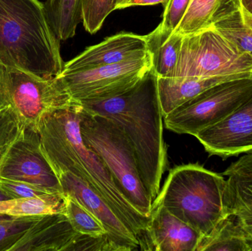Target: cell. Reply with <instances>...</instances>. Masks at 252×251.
<instances>
[{
  "mask_svg": "<svg viewBox=\"0 0 252 251\" xmlns=\"http://www.w3.org/2000/svg\"><path fill=\"white\" fill-rule=\"evenodd\" d=\"M58 177L63 195L75 199L101 223L112 251L140 250L134 234L86 181L70 172H63Z\"/></svg>",
  "mask_w": 252,
  "mask_h": 251,
  "instance_id": "cell-12",
  "label": "cell"
},
{
  "mask_svg": "<svg viewBox=\"0 0 252 251\" xmlns=\"http://www.w3.org/2000/svg\"><path fill=\"white\" fill-rule=\"evenodd\" d=\"M225 187L222 173L198 164L178 166L170 171L152 207L163 206L204 237L229 215Z\"/></svg>",
  "mask_w": 252,
  "mask_h": 251,
  "instance_id": "cell-4",
  "label": "cell"
},
{
  "mask_svg": "<svg viewBox=\"0 0 252 251\" xmlns=\"http://www.w3.org/2000/svg\"><path fill=\"white\" fill-rule=\"evenodd\" d=\"M252 73V53L241 51L212 27L182 37L173 77L232 76Z\"/></svg>",
  "mask_w": 252,
  "mask_h": 251,
  "instance_id": "cell-7",
  "label": "cell"
},
{
  "mask_svg": "<svg viewBox=\"0 0 252 251\" xmlns=\"http://www.w3.org/2000/svg\"><path fill=\"white\" fill-rule=\"evenodd\" d=\"M251 251L247 234L232 215L222 220L201 237L196 251Z\"/></svg>",
  "mask_w": 252,
  "mask_h": 251,
  "instance_id": "cell-20",
  "label": "cell"
},
{
  "mask_svg": "<svg viewBox=\"0 0 252 251\" xmlns=\"http://www.w3.org/2000/svg\"><path fill=\"white\" fill-rule=\"evenodd\" d=\"M0 190L11 199L32 198L48 195L45 192L20 181L6 179L0 177Z\"/></svg>",
  "mask_w": 252,
  "mask_h": 251,
  "instance_id": "cell-29",
  "label": "cell"
},
{
  "mask_svg": "<svg viewBox=\"0 0 252 251\" xmlns=\"http://www.w3.org/2000/svg\"><path fill=\"white\" fill-rule=\"evenodd\" d=\"M38 217H14L0 214V251H10Z\"/></svg>",
  "mask_w": 252,
  "mask_h": 251,
  "instance_id": "cell-25",
  "label": "cell"
},
{
  "mask_svg": "<svg viewBox=\"0 0 252 251\" xmlns=\"http://www.w3.org/2000/svg\"><path fill=\"white\" fill-rule=\"evenodd\" d=\"M117 0H84L83 25L87 32L94 34L100 30L106 18L116 10Z\"/></svg>",
  "mask_w": 252,
  "mask_h": 251,
  "instance_id": "cell-26",
  "label": "cell"
},
{
  "mask_svg": "<svg viewBox=\"0 0 252 251\" xmlns=\"http://www.w3.org/2000/svg\"><path fill=\"white\" fill-rule=\"evenodd\" d=\"M252 73L232 76L157 77V90L163 116L195 98L207 90L229 81L251 78Z\"/></svg>",
  "mask_w": 252,
  "mask_h": 251,
  "instance_id": "cell-17",
  "label": "cell"
},
{
  "mask_svg": "<svg viewBox=\"0 0 252 251\" xmlns=\"http://www.w3.org/2000/svg\"><path fill=\"white\" fill-rule=\"evenodd\" d=\"M148 251H196L202 236L161 206H153L146 230Z\"/></svg>",
  "mask_w": 252,
  "mask_h": 251,
  "instance_id": "cell-16",
  "label": "cell"
},
{
  "mask_svg": "<svg viewBox=\"0 0 252 251\" xmlns=\"http://www.w3.org/2000/svg\"><path fill=\"white\" fill-rule=\"evenodd\" d=\"M152 69L151 55L78 72L59 75L66 91L75 101H97L116 97L133 88Z\"/></svg>",
  "mask_w": 252,
  "mask_h": 251,
  "instance_id": "cell-9",
  "label": "cell"
},
{
  "mask_svg": "<svg viewBox=\"0 0 252 251\" xmlns=\"http://www.w3.org/2000/svg\"><path fill=\"white\" fill-rule=\"evenodd\" d=\"M84 0H47L46 15L52 29L61 41L73 38L83 22Z\"/></svg>",
  "mask_w": 252,
  "mask_h": 251,
  "instance_id": "cell-21",
  "label": "cell"
},
{
  "mask_svg": "<svg viewBox=\"0 0 252 251\" xmlns=\"http://www.w3.org/2000/svg\"><path fill=\"white\" fill-rule=\"evenodd\" d=\"M60 40L38 0H0V63L40 78L59 76Z\"/></svg>",
  "mask_w": 252,
  "mask_h": 251,
  "instance_id": "cell-3",
  "label": "cell"
},
{
  "mask_svg": "<svg viewBox=\"0 0 252 251\" xmlns=\"http://www.w3.org/2000/svg\"><path fill=\"white\" fill-rule=\"evenodd\" d=\"M8 199L11 198H10L7 194H5L4 192L0 190V201H1V200H8Z\"/></svg>",
  "mask_w": 252,
  "mask_h": 251,
  "instance_id": "cell-32",
  "label": "cell"
},
{
  "mask_svg": "<svg viewBox=\"0 0 252 251\" xmlns=\"http://www.w3.org/2000/svg\"><path fill=\"white\" fill-rule=\"evenodd\" d=\"M241 0H191L174 32L182 36L215 26L236 13Z\"/></svg>",
  "mask_w": 252,
  "mask_h": 251,
  "instance_id": "cell-18",
  "label": "cell"
},
{
  "mask_svg": "<svg viewBox=\"0 0 252 251\" xmlns=\"http://www.w3.org/2000/svg\"><path fill=\"white\" fill-rule=\"evenodd\" d=\"M210 156L225 160L252 151V97L229 116L195 136Z\"/></svg>",
  "mask_w": 252,
  "mask_h": 251,
  "instance_id": "cell-13",
  "label": "cell"
},
{
  "mask_svg": "<svg viewBox=\"0 0 252 251\" xmlns=\"http://www.w3.org/2000/svg\"><path fill=\"white\" fill-rule=\"evenodd\" d=\"M24 128L10 107L0 109V165L13 142L20 137Z\"/></svg>",
  "mask_w": 252,
  "mask_h": 251,
  "instance_id": "cell-27",
  "label": "cell"
},
{
  "mask_svg": "<svg viewBox=\"0 0 252 251\" xmlns=\"http://www.w3.org/2000/svg\"><path fill=\"white\" fill-rule=\"evenodd\" d=\"M252 97V77L216 85L164 117L166 128L195 137L245 104Z\"/></svg>",
  "mask_w": 252,
  "mask_h": 251,
  "instance_id": "cell-8",
  "label": "cell"
},
{
  "mask_svg": "<svg viewBox=\"0 0 252 251\" xmlns=\"http://www.w3.org/2000/svg\"><path fill=\"white\" fill-rule=\"evenodd\" d=\"M149 55L145 35L121 32L88 47L69 61L62 72H78L143 58Z\"/></svg>",
  "mask_w": 252,
  "mask_h": 251,
  "instance_id": "cell-14",
  "label": "cell"
},
{
  "mask_svg": "<svg viewBox=\"0 0 252 251\" xmlns=\"http://www.w3.org/2000/svg\"><path fill=\"white\" fill-rule=\"evenodd\" d=\"M80 103L46 115L38 128L42 153L56 175L70 172L87 183L148 251L150 217L141 215L98 155L86 146L80 130Z\"/></svg>",
  "mask_w": 252,
  "mask_h": 251,
  "instance_id": "cell-1",
  "label": "cell"
},
{
  "mask_svg": "<svg viewBox=\"0 0 252 251\" xmlns=\"http://www.w3.org/2000/svg\"><path fill=\"white\" fill-rule=\"evenodd\" d=\"M0 177L30 184L48 194H63L59 177L41 150L38 131L24 129L0 165Z\"/></svg>",
  "mask_w": 252,
  "mask_h": 251,
  "instance_id": "cell-10",
  "label": "cell"
},
{
  "mask_svg": "<svg viewBox=\"0 0 252 251\" xmlns=\"http://www.w3.org/2000/svg\"><path fill=\"white\" fill-rule=\"evenodd\" d=\"M78 103L59 77L40 78L0 63V109L10 107L25 129L38 131L46 115Z\"/></svg>",
  "mask_w": 252,
  "mask_h": 251,
  "instance_id": "cell-6",
  "label": "cell"
},
{
  "mask_svg": "<svg viewBox=\"0 0 252 251\" xmlns=\"http://www.w3.org/2000/svg\"><path fill=\"white\" fill-rule=\"evenodd\" d=\"M169 0H127L121 9L126 7H133V6H147L154 5V4H163L164 6L167 4Z\"/></svg>",
  "mask_w": 252,
  "mask_h": 251,
  "instance_id": "cell-30",
  "label": "cell"
},
{
  "mask_svg": "<svg viewBox=\"0 0 252 251\" xmlns=\"http://www.w3.org/2000/svg\"><path fill=\"white\" fill-rule=\"evenodd\" d=\"M65 197L64 215L72 228L81 235L98 238L106 237V231L101 223L81 203L69 196Z\"/></svg>",
  "mask_w": 252,
  "mask_h": 251,
  "instance_id": "cell-24",
  "label": "cell"
},
{
  "mask_svg": "<svg viewBox=\"0 0 252 251\" xmlns=\"http://www.w3.org/2000/svg\"><path fill=\"white\" fill-rule=\"evenodd\" d=\"M80 130L84 144L103 161L133 207L149 218L153 200L144 187L133 149L122 130L112 119L82 106Z\"/></svg>",
  "mask_w": 252,
  "mask_h": 251,
  "instance_id": "cell-5",
  "label": "cell"
},
{
  "mask_svg": "<svg viewBox=\"0 0 252 251\" xmlns=\"http://www.w3.org/2000/svg\"><path fill=\"white\" fill-rule=\"evenodd\" d=\"M241 5L252 14V0H241Z\"/></svg>",
  "mask_w": 252,
  "mask_h": 251,
  "instance_id": "cell-31",
  "label": "cell"
},
{
  "mask_svg": "<svg viewBox=\"0 0 252 251\" xmlns=\"http://www.w3.org/2000/svg\"><path fill=\"white\" fill-rule=\"evenodd\" d=\"M65 212L63 194H48L32 198L8 199L0 201V214L14 217H37Z\"/></svg>",
  "mask_w": 252,
  "mask_h": 251,
  "instance_id": "cell-22",
  "label": "cell"
},
{
  "mask_svg": "<svg viewBox=\"0 0 252 251\" xmlns=\"http://www.w3.org/2000/svg\"><path fill=\"white\" fill-rule=\"evenodd\" d=\"M213 27L241 51L252 53V14L243 6Z\"/></svg>",
  "mask_w": 252,
  "mask_h": 251,
  "instance_id": "cell-23",
  "label": "cell"
},
{
  "mask_svg": "<svg viewBox=\"0 0 252 251\" xmlns=\"http://www.w3.org/2000/svg\"><path fill=\"white\" fill-rule=\"evenodd\" d=\"M88 112L112 119L133 149L144 187L154 201L168 165L157 75L151 69L133 88L103 100L81 102Z\"/></svg>",
  "mask_w": 252,
  "mask_h": 251,
  "instance_id": "cell-2",
  "label": "cell"
},
{
  "mask_svg": "<svg viewBox=\"0 0 252 251\" xmlns=\"http://www.w3.org/2000/svg\"><path fill=\"white\" fill-rule=\"evenodd\" d=\"M145 36L153 72L157 77H173L177 66L183 36L165 30L160 25Z\"/></svg>",
  "mask_w": 252,
  "mask_h": 251,
  "instance_id": "cell-19",
  "label": "cell"
},
{
  "mask_svg": "<svg viewBox=\"0 0 252 251\" xmlns=\"http://www.w3.org/2000/svg\"><path fill=\"white\" fill-rule=\"evenodd\" d=\"M127 0H117L116 10L121 9V6L126 2Z\"/></svg>",
  "mask_w": 252,
  "mask_h": 251,
  "instance_id": "cell-33",
  "label": "cell"
},
{
  "mask_svg": "<svg viewBox=\"0 0 252 251\" xmlns=\"http://www.w3.org/2000/svg\"><path fill=\"white\" fill-rule=\"evenodd\" d=\"M191 0H169L164 6L163 20L160 27L165 30L174 32L185 16Z\"/></svg>",
  "mask_w": 252,
  "mask_h": 251,
  "instance_id": "cell-28",
  "label": "cell"
},
{
  "mask_svg": "<svg viewBox=\"0 0 252 251\" xmlns=\"http://www.w3.org/2000/svg\"><path fill=\"white\" fill-rule=\"evenodd\" d=\"M222 174L226 178L228 212L247 234L252 251V151L232 162Z\"/></svg>",
  "mask_w": 252,
  "mask_h": 251,
  "instance_id": "cell-15",
  "label": "cell"
},
{
  "mask_svg": "<svg viewBox=\"0 0 252 251\" xmlns=\"http://www.w3.org/2000/svg\"><path fill=\"white\" fill-rule=\"evenodd\" d=\"M112 251L106 237L81 235L64 214L38 217L10 251Z\"/></svg>",
  "mask_w": 252,
  "mask_h": 251,
  "instance_id": "cell-11",
  "label": "cell"
}]
</instances>
